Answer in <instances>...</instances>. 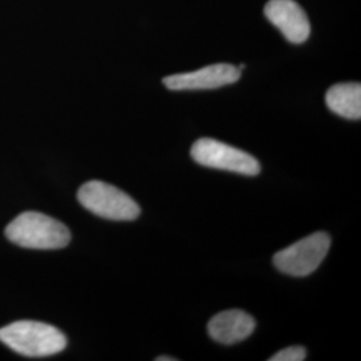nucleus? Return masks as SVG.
<instances>
[{
  "mask_svg": "<svg viewBox=\"0 0 361 361\" xmlns=\"http://www.w3.org/2000/svg\"><path fill=\"white\" fill-rule=\"evenodd\" d=\"M0 341L27 357H47L61 353L67 347L63 332L38 322H16L1 328Z\"/></svg>",
  "mask_w": 361,
  "mask_h": 361,
  "instance_id": "f257e3e1",
  "label": "nucleus"
},
{
  "mask_svg": "<svg viewBox=\"0 0 361 361\" xmlns=\"http://www.w3.org/2000/svg\"><path fill=\"white\" fill-rule=\"evenodd\" d=\"M6 237L28 249H62L71 240L65 224L38 212H26L6 228Z\"/></svg>",
  "mask_w": 361,
  "mask_h": 361,
  "instance_id": "f03ea898",
  "label": "nucleus"
},
{
  "mask_svg": "<svg viewBox=\"0 0 361 361\" xmlns=\"http://www.w3.org/2000/svg\"><path fill=\"white\" fill-rule=\"evenodd\" d=\"M78 201L92 214L111 221H133L141 214V207L129 194L101 180L82 185Z\"/></svg>",
  "mask_w": 361,
  "mask_h": 361,
  "instance_id": "7ed1b4c3",
  "label": "nucleus"
},
{
  "mask_svg": "<svg viewBox=\"0 0 361 361\" xmlns=\"http://www.w3.org/2000/svg\"><path fill=\"white\" fill-rule=\"evenodd\" d=\"M331 247V237L317 232L277 252L273 257L274 267L280 271L295 277H304L316 271Z\"/></svg>",
  "mask_w": 361,
  "mask_h": 361,
  "instance_id": "20e7f679",
  "label": "nucleus"
},
{
  "mask_svg": "<svg viewBox=\"0 0 361 361\" xmlns=\"http://www.w3.org/2000/svg\"><path fill=\"white\" fill-rule=\"evenodd\" d=\"M192 158L207 168L233 171L243 176H257L261 165L253 155L212 138H201L192 146Z\"/></svg>",
  "mask_w": 361,
  "mask_h": 361,
  "instance_id": "39448f33",
  "label": "nucleus"
},
{
  "mask_svg": "<svg viewBox=\"0 0 361 361\" xmlns=\"http://www.w3.org/2000/svg\"><path fill=\"white\" fill-rule=\"evenodd\" d=\"M241 78V71L228 63L207 66L192 73L174 74L164 78L169 90H212L226 85H233Z\"/></svg>",
  "mask_w": 361,
  "mask_h": 361,
  "instance_id": "423d86ee",
  "label": "nucleus"
},
{
  "mask_svg": "<svg viewBox=\"0 0 361 361\" xmlns=\"http://www.w3.org/2000/svg\"><path fill=\"white\" fill-rule=\"evenodd\" d=\"M264 13L290 43H304L310 38V19L295 0H269Z\"/></svg>",
  "mask_w": 361,
  "mask_h": 361,
  "instance_id": "0eeeda50",
  "label": "nucleus"
},
{
  "mask_svg": "<svg viewBox=\"0 0 361 361\" xmlns=\"http://www.w3.org/2000/svg\"><path fill=\"white\" fill-rule=\"evenodd\" d=\"M256 320L243 310H224L216 314L209 324L207 332L210 337L225 345L244 341L253 334Z\"/></svg>",
  "mask_w": 361,
  "mask_h": 361,
  "instance_id": "6e6552de",
  "label": "nucleus"
},
{
  "mask_svg": "<svg viewBox=\"0 0 361 361\" xmlns=\"http://www.w3.org/2000/svg\"><path fill=\"white\" fill-rule=\"evenodd\" d=\"M325 102L337 116L347 119H360V83H338L332 86L326 92Z\"/></svg>",
  "mask_w": 361,
  "mask_h": 361,
  "instance_id": "1a4fd4ad",
  "label": "nucleus"
},
{
  "mask_svg": "<svg viewBox=\"0 0 361 361\" xmlns=\"http://www.w3.org/2000/svg\"><path fill=\"white\" fill-rule=\"evenodd\" d=\"M307 357V350L304 347H288L276 355H273L269 361H302Z\"/></svg>",
  "mask_w": 361,
  "mask_h": 361,
  "instance_id": "9d476101",
  "label": "nucleus"
},
{
  "mask_svg": "<svg viewBox=\"0 0 361 361\" xmlns=\"http://www.w3.org/2000/svg\"><path fill=\"white\" fill-rule=\"evenodd\" d=\"M177 359H174V357H165V356H161V357H157L155 361H176Z\"/></svg>",
  "mask_w": 361,
  "mask_h": 361,
  "instance_id": "9b49d317",
  "label": "nucleus"
}]
</instances>
